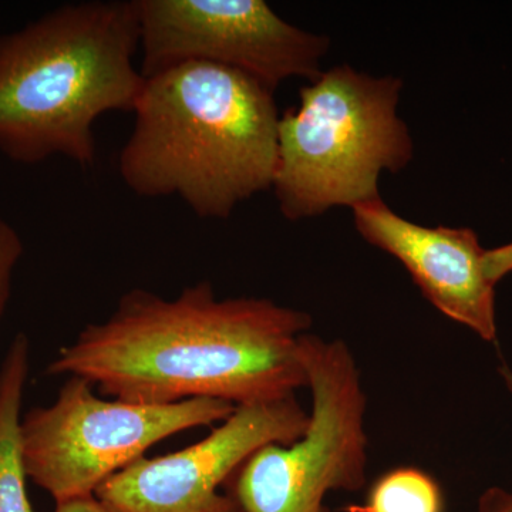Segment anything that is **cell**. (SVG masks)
I'll use <instances>...</instances> for the list:
<instances>
[{
  "label": "cell",
  "instance_id": "1",
  "mask_svg": "<svg viewBox=\"0 0 512 512\" xmlns=\"http://www.w3.org/2000/svg\"><path fill=\"white\" fill-rule=\"evenodd\" d=\"M311 326L308 312L271 299L218 298L207 281L173 299L136 288L109 318L84 326L46 373L80 377L131 403L278 402L308 387L301 338Z\"/></svg>",
  "mask_w": 512,
  "mask_h": 512
},
{
  "label": "cell",
  "instance_id": "2",
  "mask_svg": "<svg viewBox=\"0 0 512 512\" xmlns=\"http://www.w3.org/2000/svg\"><path fill=\"white\" fill-rule=\"evenodd\" d=\"M275 90L210 63L146 77L119 174L140 197L177 195L197 217L225 220L274 184Z\"/></svg>",
  "mask_w": 512,
  "mask_h": 512
},
{
  "label": "cell",
  "instance_id": "3",
  "mask_svg": "<svg viewBox=\"0 0 512 512\" xmlns=\"http://www.w3.org/2000/svg\"><path fill=\"white\" fill-rule=\"evenodd\" d=\"M137 0L66 3L0 35V153L20 164L96 163L94 124L133 113L144 79Z\"/></svg>",
  "mask_w": 512,
  "mask_h": 512
},
{
  "label": "cell",
  "instance_id": "4",
  "mask_svg": "<svg viewBox=\"0 0 512 512\" xmlns=\"http://www.w3.org/2000/svg\"><path fill=\"white\" fill-rule=\"evenodd\" d=\"M402 89L399 77L372 76L348 64L302 87L298 106L279 119L272 190L286 220L380 197V174L412 163V134L397 114Z\"/></svg>",
  "mask_w": 512,
  "mask_h": 512
},
{
  "label": "cell",
  "instance_id": "5",
  "mask_svg": "<svg viewBox=\"0 0 512 512\" xmlns=\"http://www.w3.org/2000/svg\"><path fill=\"white\" fill-rule=\"evenodd\" d=\"M301 359L312 394L305 434L258 448L229 477L242 512H332L326 497L367 483V396L352 350L340 339L306 333Z\"/></svg>",
  "mask_w": 512,
  "mask_h": 512
},
{
  "label": "cell",
  "instance_id": "6",
  "mask_svg": "<svg viewBox=\"0 0 512 512\" xmlns=\"http://www.w3.org/2000/svg\"><path fill=\"white\" fill-rule=\"evenodd\" d=\"M96 390L87 380L67 377L55 402L23 414L29 480L56 504L96 494L151 447L184 431L217 426L237 407L212 399L131 403L103 399Z\"/></svg>",
  "mask_w": 512,
  "mask_h": 512
},
{
  "label": "cell",
  "instance_id": "7",
  "mask_svg": "<svg viewBox=\"0 0 512 512\" xmlns=\"http://www.w3.org/2000/svg\"><path fill=\"white\" fill-rule=\"evenodd\" d=\"M140 73L210 63L275 90L292 77L323 72L329 39L286 22L264 0H137Z\"/></svg>",
  "mask_w": 512,
  "mask_h": 512
},
{
  "label": "cell",
  "instance_id": "8",
  "mask_svg": "<svg viewBox=\"0 0 512 512\" xmlns=\"http://www.w3.org/2000/svg\"><path fill=\"white\" fill-rule=\"evenodd\" d=\"M296 396L235 407L204 439L174 453L143 457L99 487L109 512H242L220 487L258 448L291 444L308 429Z\"/></svg>",
  "mask_w": 512,
  "mask_h": 512
},
{
  "label": "cell",
  "instance_id": "9",
  "mask_svg": "<svg viewBox=\"0 0 512 512\" xmlns=\"http://www.w3.org/2000/svg\"><path fill=\"white\" fill-rule=\"evenodd\" d=\"M352 210L360 237L396 258L437 311L484 342H497L495 285L485 276L487 249L474 229L414 224L382 197Z\"/></svg>",
  "mask_w": 512,
  "mask_h": 512
},
{
  "label": "cell",
  "instance_id": "10",
  "mask_svg": "<svg viewBox=\"0 0 512 512\" xmlns=\"http://www.w3.org/2000/svg\"><path fill=\"white\" fill-rule=\"evenodd\" d=\"M30 373V342L18 333L0 366V512H36L28 495L22 406Z\"/></svg>",
  "mask_w": 512,
  "mask_h": 512
},
{
  "label": "cell",
  "instance_id": "11",
  "mask_svg": "<svg viewBox=\"0 0 512 512\" xmlns=\"http://www.w3.org/2000/svg\"><path fill=\"white\" fill-rule=\"evenodd\" d=\"M349 512H446L443 488L417 467H396L370 485L363 505Z\"/></svg>",
  "mask_w": 512,
  "mask_h": 512
},
{
  "label": "cell",
  "instance_id": "12",
  "mask_svg": "<svg viewBox=\"0 0 512 512\" xmlns=\"http://www.w3.org/2000/svg\"><path fill=\"white\" fill-rule=\"evenodd\" d=\"M25 254V244L16 228L0 217V319L12 296L16 268Z\"/></svg>",
  "mask_w": 512,
  "mask_h": 512
},
{
  "label": "cell",
  "instance_id": "13",
  "mask_svg": "<svg viewBox=\"0 0 512 512\" xmlns=\"http://www.w3.org/2000/svg\"><path fill=\"white\" fill-rule=\"evenodd\" d=\"M485 276L497 285L512 272V242L501 247L487 249L484 255Z\"/></svg>",
  "mask_w": 512,
  "mask_h": 512
},
{
  "label": "cell",
  "instance_id": "14",
  "mask_svg": "<svg viewBox=\"0 0 512 512\" xmlns=\"http://www.w3.org/2000/svg\"><path fill=\"white\" fill-rule=\"evenodd\" d=\"M476 512H512V491L493 485L481 493Z\"/></svg>",
  "mask_w": 512,
  "mask_h": 512
},
{
  "label": "cell",
  "instance_id": "15",
  "mask_svg": "<svg viewBox=\"0 0 512 512\" xmlns=\"http://www.w3.org/2000/svg\"><path fill=\"white\" fill-rule=\"evenodd\" d=\"M55 512H109L94 495L56 504Z\"/></svg>",
  "mask_w": 512,
  "mask_h": 512
},
{
  "label": "cell",
  "instance_id": "16",
  "mask_svg": "<svg viewBox=\"0 0 512 512\" xmlns=\"http://www.w3.org/2000/svg\"><path fill=\"white\" fill-rule=\"evenodd\" d=\"M498 373H500L501 379L505 383V387H507L508 392L511 393L512 396V369L507 363H501V366L498 367Z\"/></svg>",
  "mask_w": 512,
  "mask_h": 512
}]
</instances>
